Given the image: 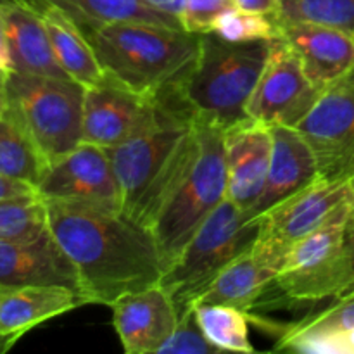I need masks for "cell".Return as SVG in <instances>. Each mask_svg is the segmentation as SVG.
Instances as JSON below:
<instances>
[{
    "label": "cell",
    "instance_id": "d6a6232c",
    "mask_svg": "<svg viewBox=\"0 0 354 354\" xmlns=\"http://www.w3.org/2000/svg\"><path fill=\"white\" fill-rule=\"evenodd\" d=\"M282 0H234V6L245 12L275 16Z\"/></svg>",
    "mask_w": 354,
    "mask_h": 354
},
{
    "label": "cell",
    "instance_id": "277c9868",
    "mask_svg": "<svg viewBox=\"0 0 354 354\" xmlns=\"http://www.w3.org/2000/svg\"><path fill=\"white\" fill-rule=\"evenodd\" d=\"M272 40L228 41L216 33L201 35L199 52L180 86L194 116L223 130L249 120V99L270 55Z\"/></svg>",
    "mask_w": 354,
    "mask_h": 354
},
{
    "label": "cell",
    "instance_id": "d6986e66",
    "mask_svg": "<svg viewBox=\"0 0 354 354\" xmlns=\"http://www.w3.org/2000/svg\"><path fill=\"white\" fill-rule=\"evenodd\" d=\"M0 21L9 41L14 71L69 78L59 66L40 17L17 0H0Z\"/></svg>",
    "mask_w": 354,
    "mask_h": 354
},
{
    "label": "cell",
    "instance_id": "9c48e42d",
    "mask_svg": "<svg viewBox=\"0 0 354 354\" xmlns=\"http://www.w3.org/2000/svg\"><path fill=\"white\" fill-rule=\"evenodd\" d=\"M317 158L327 182L354 178V71L328 85L296 127Z\"/></svg>",
    "mask_w": 354,
    "mask_h": 354
},
{
    "label": "cell",
    "instance_id": "4fadbf2b",
    "mask_svg": "<svg viewBox=\"0 0 354 354\" xmlns=\"http://www.w3.org/2000/svg\"><path fill=\"white\" fill-rule=\"evenodd\" d=\"M111 310L114 330L127 354L159 353L180 322L175 301L161 283L124 294Z\"/></svg>",
    "mask_w": 354,
    "mask_h": 354
},
{
    "label": "cell",
    "instance_id": "f1b7e54d",
    "mask_svg": "<svg viewBox=\"0 0 354 354\" xmlns=\"http://www.w3.org/2000/svg\"><path fill=\"white\" fill-rule=\"evenodd\" d=\"M220 353L201 330L194 310L183 315L171 337L165 342L158 354H211Z\"/></svg>",
    "mask_w": 354,
    "mask_h": 354
},
{
    "label": "cell",
    "instance_id": "74e56055",
    "mask_svg": "<svg viewBox=\"0 0 354 354\" xmlns=\"http://www.w3.org/2000/svg\"><path fill=\"white\" fill-rule=\"evenodd\" d=\"M12 346H14L12 341H9V339H7V337H2V335H0V354L9 351V349L12 348Z\"/></svg>",
    "mask_w": 354,
    "mask_h": 354
},
{
    "label": "cell",
    "instance_id": "1f68e13d",
    "mask_svg": "<svg viewBox=\"0 0 354 354\" xmlns=\"http://www.w3.org/2000/svg\"><path fill=\"white\" fill-rule=\"evenodd\" d=\"M31 196H38L37 187L30 185L26 182H19V180L9 178L6 175H0V203Z\"/></svg>",
    "mask_w": 354,
    "mask_h": 354
},
{
    "label": "cell",
    "instance_id": "ffe728a7",
    "mask_svg": "<svg viewBox=\"0 0 354 354\" xmlns=\"http://www.w3.org/2000/svg\"><path fill=\"white\" fill-rule=\"evenodd\" d=\"M26 7L44 23L55 59L69 78L82 83L83 86H92L104 78V69L100 68L95 52L78 24L68 14L50 6Z\"/></svg>",
    "mask_w": 354,
    "mask_h": 354
},
{
    "label": "cell",
    "instance_id": "6da1fadb",
    "mask_svg": "<svg viewBox=\"0 0 354 354\" xmlns=\"http://www.w3.org/2000/svg\"><path fill=\"white\" fill-rule=\"evenodd\" d=\"M47 225L78 279L85 304L109 306L161 282L158 244L149 228L123 213L45 201Z\"/></svg>",
    "mask_w": 354,
    "mask_h": 354
},
{
    "label": "cell",
    "instance_id": "5bb4252c",
    "mask_svg": "<svg viewBox=\"0 0 354 354\" xmlns=\"http://www.w3.org/2000/svg\"><path fill=\"white\" fill-rule=\"evenodd\" d=\"M275 23L277 38H282L292 48L308 78L322 92L354 71V38L351 33L317 23Z\"/></svg>",
    "mask_w": 354,
    "mask_h": 354
},
{
    "label": "cell",
    "instance_id": "ba28073f",
    "mask_svg": "<svg viewBox=\"0 0 354 354\" xmlns=\"http://www.w3.org/2000/svg\"><path fill=\"white\" fill-rule=\"evenodd\" d=\"M349 201H353L349 182L315 180L311 185L287 197L261 216L252 218L259 223L252 252L279 273L289 249L304 235L325 223Z\"/></svg>",
    "mask_w": 354,
    "mask_h": 354
},
{
    "label": "cell",
    "instance_id": "d590c367",
    "mask_svg": "<svg viewBox=\"0 0 354 354\" xmlns=\"http://www.w3.org/2000/svg\"><path fill=\"white\" fill-rule=\"evenodd\" d=\"M0 68L7 69V71H14L9 41H7V35H6V30H3L2 21H0Z\"/></svg>",
    "mask_w": 354,
    "mask_h": 354
},
{
    "label": "cell",
    "instance_id": "f35d334b",
    "mask_svg": "<svg viewBox=\"0 0 354 354\" xmlns=\"http://www.w3.org/2000/svg\"><path fill=\"white\" fill-rule=\"evenodd\" d=\"M349 183H351V190H353V214H351V221L354 223V178Z\"/></svg>",
    "mask_w": 354,
    "mask_h": 354
},
{
    "label": "cell",
    "instance_id": "52a82bcc",
    "mask_svg": "<svg viewBox=\"0 0 354 354\" xmlns=\"http://www.w3.org/2000/svg\"><path fill=\"white\" fill-rule=\"evenodd\" d=\"M258 234V220H249L228 197L201 223L159 282L175 301L180 318L194 310L197 297L232 261L254 248Z\"/></svg>",
    "mask_w": 354,
    "mask_h": 354
},
{
    "label": "cell",
    "instance_id": "7a4b0ae2",
    "mask_svg": "<svg viewBox=\"0 0 354 354\" xmlns=\"http://www.w3.org/2000/svg\"><path fill=\"white\" fill-rule=\"evenodd\" d=\"M158 100L159 114L151 127L107 149L121 213L149 230L196 149V116L178 90Z\"/></svg>",
    "mask_w": 354,
    "mask_h": 354
},
{
    "label": "cell",
    "instance_id": "e575fe53",
    "mask_svg": "<svg viewBox=\"0 0 354 354\" xmlns=\"http://www.w3.org/2000/svg\"><path fill=\"white\" fill-rule=\"evenodd\" d=\"M144 2L151 6L152 9L169 14V16L176 17V19L182 17L183 7H185V0H144Z\"/></svg>",
    "mask_w": 354,
    "mask_h": 354
},
{
    "label": "cell",
    "instance_id": "44dd1931",
    "mask_svg": "<svg viewBox=\"0 0 354 354\" xmlns=\"http://www.w3.org/2000/svg\"><path fill=\"white\" fill-rule=\"evenodd\" d=\"M277 272L251 251L232 261L196 299L197 304H225L248 313Z\"/></svg>",
    "mask_w": 354,
    "mask_h": 354
},
{
    "label": "cell",
    "instance_id": "2e32d148",
    "mask_svg": "<svg viewBox=\"0 0 354 354\" xmlns=\"http://www.w3.org/2000/svg\"><path fill=\"white\" fill-rule=\"evenodd\" d=\"M272 154L268 127L245 120L225 130L227 197L249 216L266 182Z\"/></svg>",
    "mask_w": 354,
    "mask_h": 354
},
{
    "label": "cell",
    "instance_id": "d4e9b609",
    "mask_svg": "<svg viewBox=\"0 0 354 354\" xmlns=\"http://www.w3.org/2000/svg\"><path fill=\"white\" fill-rule=\"evenodd\" d=\"M194 315L203 334L220 353L256 351L249 339V317L245 311L225 304H197Z\"/></svg>",
    "mask_w": 354,
    "mask_h": 354
},
{
    "label": "cell",
    "instance_id": "f546056e",
    "mask_svg": "<svg viewBox=\"0 0 354 354\" xmlns=\"http://www.w3.org/2000/svg\"><path fill=\"white\" fill-rule=\"evenodd\" d=\"M234 7V0H185L180 21L189 33H211L218 17Z\"/></svg>",
    "mask_w": 354,
    "mask_h": 354
},
{
    "label": "cell",
    "instance_id": "ac0fdd59",
    "mask_svg": "<svg viewBox=\"0 0 354 354\" xmlns=\"http://www.w3.org/2000/svg\"><path fill=\"white\" fill-rule=\"evenodd\" d=\"M85 306L78 290L66 286H26L0 290V335L16 344L26 332Z\"/></svg>",
    "mask_w": 354,
    "mask_h": 354
},
{
    "label": "cell",
    "instance_id": "cb8c5ba5",
    "mask_svg": "<svg viewBox=\"0 0 354 354\" xmlns=\"http://www.w3.org/2000/svg\"><path fill=\"white\" fill-rule=\"evenodd\" d=\"M47 165L23 128L6 113L0 116V175L37 187Z\"/></svg>",
    "mask_w": 354,
    "mask_h": 354
},
{
    "label": "cell",
    "instance_id": "83f0119b",
    "mask_svg": "<svg viewBox=\"0 0 354 354\" xmlns=\"http://www.w3.org/2000/svg\"><path fill=\"white\" fill-rule=\"evenodd\" d=\"M213 33L228 41H256L277 38V23L273 16L228 9L221 14L213 26Z\"/></svg>",
    "mask_w": 354,
    "mask_h": 354
},
{
    "label": "cell",
    "instance_id": "484cf974",
    "mask_svg": "<svg viewBox=\"0 0 354 354\" xmlns=\"http://www.w3.org/2000/svg\"><path fill=\"white\" fill-rule=\"evenodd\" d=\"M275 21L317 23L354 31V0H282Z\"/></svg>",
    "mask_w": 354,
    "mask_h": 354
},
{
    "label": "cell",
    "instance_id": "30bf717a",
    "mask_svg": "<svg viewBox=\"0 0 354 354\" xmlns=\"http://www.w3.org/2000/svg\"><path fill=\"white\" fill-rule=\"evenodd\" d=\"M37 190L44 201L121 213L120 185L109 152L88 142L48 165Z\"/></svg>",
    "mask_w": 354,
    "mask_h": 354
},
{
    "label": "cell",
    "instance_id": "8fae6325",
    "mask_svg": "<svg viewBox=\"0 0 354 354\" xmlns=\"http://www.w3.org/2000/svg\"><path fill=\"white\" fill-rule=\"evenodd\" d=\"M322 90L311 83L292 48L273 38L268 61L249 99V120L265 127L296 128L320 97Z\"/></svg>",
    "mask_w": 354,
    "mask_h": 354
},
{
    "label": "cell",
    "instance_id": "9a60e30c",
    "mask_svg": "<svg viewBox=\"0 0 354 354\" xmlns=\"http://www.w3.org/2000/svg\"><path fill=\"white\" fill-rule=\"evenodd\" d=\"M26 286H66L80 292L75 268L50 230L35 239L0 241V290Z\"/></svg>",
    "mask_w": 354,
    "mask_h": 354
},
{
    "label": "cell",
    "instance_id": "3957f363",
    "mask_svg": "<svg viewBox=\"0 0 354 354\" xmlns=\"http://www.w3.org/2000/svg\"><path fill=\"white\" fill-rule=\"evenodd\" d=\"M104 73L149 99L176 92L199 52L201 35L138 21L83 30Z\"/></svg>",
    "mask_w": 354,
    "mask_h": 354
},
{
    "label": "cell",
    "instance_id": "8992f818",
    "mask_svg": "<svg viewBox=\"0 0 354 354\" xmlns=\"http://www.w3.org/2000/svg\"><path fill=\"white\" fill-rule=\"evenodd\" d=\"M85 86L73 78L10 71L7 116L30 137L45 165H52L83 142Z\"/></svg>",
    "mask_w": 354,
    "mask_h": 354
},
{
    "label": "cell",
    "instance_id": "e0dca14e",
    "mask_svg": "<svg viewBox=\"0 0 354 354\" xmlns=\"http://www.w3.org/2000/svg\"><path fill=\"white\" fill-rule=\"evenodd\" d=\"M272 154L266 182L249 220L261 216L273 206L311 185L318 175L317 158L306 138L290 127H272Z\"/></svg>",
    "mask_w": 354,
    "mask_h": 354
},
{
    "label": "cell",
    "instance_id": "7402d4cb",
    "mask_svg": "<svg viewBox=\"0 0 354 354\" xmlns=\"http://www.w3.org/2000/svg\"><path fill=\"white\" fill-rule=\"evenodd\" d=\"M254 325L277 337V351H283V348L296 339L344 330L354 325V287L297 311L296 317L289 322L263 320Z\"/></svg>",
    "mask_w": 354,
    "mask_h": 354
},
{
    "label": "cell",
    "instance_id": "8d00e7d4",
    "mask_svg": "<svg viewBox=\"0 0 354 354\" xmlns=\"http://www.w3.org/2000/svg\"><path fill=\"white\" fill-rule=\"evenodd\" d=\"M9 73L7 69L0 68V116L7 109V82H9Z\"/></svg>",
    "mask_w": 354,
    "mask_h": 354
},
{
    "label": "cell",
    "instance_id": "5b68a950",
    "mask_svg": "<svg viewBox=\"0 0 354 354\" xmlns=\"http://www.w3.org/2000/svg\"><path fill=\"white\" fill-rule=\"evenodd\" d=\"M225 130L196 118V149L165 204L151 232L165 270L178 258L204 220L227 199Z\"/></svg>",
    "mask_w": 354,
    "mask_h": 354
},
{
    "label": "cell",
    "instance_id": "4dcf8cb0",
    "mask_svg": "<svg viewBox=\"0 0 354 354\" xmlns=\"http://www.w3.org/2000/svg\"><path fill=\"white\" fill-rule=\"evenodd\" d=\"M283 351L304 354H354V325L344 330L296 339L289 342Z\"/></svg>",
    "mask_w": 354,
    "mask_h": 354
},
{
    "label": "cell",
    "instance_id": "4316f807",
    "mask_svg": "<svg viewBox=\"0 0 354 354\" xmlns=\"http://www.w3.org/2000/svg\"><path fill=\"white\" fill-rule=\"evenodd\" d=\"M47 230V204L40 196L0 203V241L35 239Z\"/></svg>",
    "mask_w": 354,
    "mask_h": 354
},
{
    "label": "cell",
    "instance_id": "836d02e7",
    "mask_svg": "<svg viewBox=\"0 0 354 354\" xmlns=\"http://www.w3.org/2000/svg\"><path fill=\"white\" fill-rule=\"evenodd\" d=\"M344 266L348 273V280L354 287V223L349 221L348 232H346V244H344Z\"/></svg>",
    "mask_w": 354,
    "mask_h": 354
},
{
    "label": "cell",
    "instance_id": "603a6c76",
    "mask_svg": "<svg viewBox=\"0 0 354 354\" xmlns=\"http://www.w3.org/2000/svg\"><path fill=\"white\" fill-rule=\"evenodd\" d=\"M17 2L24 6L57 7L68 14L82 31L114 21H138V23L183 30L182 21L152 9L144 0H17Z\"/></svg>",
    "mask_w": 354,
    "mask_h": 354
},
{
    "label": "cell",
    "instance_id": "7c38bea8",
    "mask_svg": "<svg viewBox=\"0 0 354 354\" xmlns=\"http://www.w3.org/2000/svg\"><path fill=\"white\" fill-rule=\"evenodd\" d=\"M159 114V100L140 95L113 76L85 86L83 142L113 149L151 127Z\"/></svg>",
    "mask_w": 354,
    "mask_h": 354
},
{
    "label": "cell",
    "instance_id": "ab89813d",
    "mask_svg": "<svg viewBox=\"0 0 354 354\" xmlns=\"http://www.w3.org/2000/svg\"><path fill=\"white\" fill-rule=\"evenodd\" d=\"M351 35H353V38H354V31H353V33H351Z\"/></svg>",
    "mask_w": 354,
    "mask_h": 354
}]
</instances>
